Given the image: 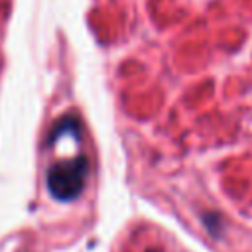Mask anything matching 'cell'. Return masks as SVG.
Here are the masks:
<instances>
[{
  "mask_svg": "<svg viewBox=\"0 0 252 252\" xmlns=\"http://www.w3.org/2000/svg\"><path fill=\"white\" fill-rule=\"evenodd\" d=\"M89 161L85 156H75L65 161H57L47 171V189L59 201L75 199L87 181Z\"/></svg>",
  "mask_w": 252,
  "mask_h": 252,
  "instance_id": "obj_1",
  "label": "cell"
}]
</instances>
